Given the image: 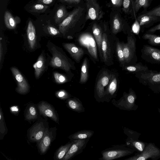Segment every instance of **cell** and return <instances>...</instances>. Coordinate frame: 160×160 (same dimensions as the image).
I'll return each mask as SVG.
<instances>
[{"mask_svg":"<svg viewBox=\"0 0 160 160\" xmlns=\"http://www.w3.org/2000/svg\"><path fill=\"white\" fill-rule=\"evenodd\" d=\"M144 14L147 15L155 16L160 17V6L155 8Z\"/></svg>","mask_w":160,"mask_h":160,"instance_id":"43","label":"cell"},{"mask_svg":"<svg viewBox=\"0 0 160 160\" xmlns=\"http://www.w3.org/2000/svg\"><path fill=\"white\" fill-rule=\"evenodd\" d=\"M94 132L90 130L78 131L71 135L68 137L71 140L76 139H85L90 138L93 134Z\"/></svg>","mask_w":160,"mask_h":160,"instance_id":"26","label":"cell"},{"mask_svg":"<svg viewBox=\"0 0 160 160\" xmlns=\"http://www.w3.org/2000/svg\"><path fill=\"white\" fill-rule=\"evenodd\" d=\"M53 138L52 132L47 128L43 137L38 142V147L42 153H45L47 150Z\"/></svg>","mask_w":160,"mask_h":160,"instance_id":"21","label":"cell"},{"mask_svg":"<svg viewBox=\"0 0 160 160\" xmlns=\"http://www.w3.org/2000/svg\"><path fill=\"white\" fill-rule=\"evenodd\" d=\"M88 78V63L87 58H85L82 65L80 83L81 84L85 83Z\"/></svg>","mask_w":160,"mask_h":160,"instance_id":"32","label":"cell"},{"mask_svg":"<svg viewBox=\"0 0 160 160\" xmlns=\"http://www.w3.org/2000/svg\"><path fill=\"white\" fill-rule=\"evenodd\" d=\"M42 54L38 57L37 62L33 65L35 69V75L37 78H38L43 70L44 68V59Z\"/></svg>","mask_w":160,"mask_h":160,"instance_id":"30","label":"cell"},{"mask_svg":"<svg viewBox=\"0 0 160 160\" xmlns=\"http://www.w3.org/2000/svg\"><path fill=\"white\" fill-rule=\"evenodd\" d=\"M136 151L126 144H118L112 145L101 152L102 157L100 160H112L132 154Z\"/></svg>","mask_w":160,"mask_h":160,"instance_id":"4","label":"cell"},{"mask_svg":"<svg viewBox=\"0 0 160 160\" xmlns=\"http://www.w3.org/2000/svg\"><path fill=\"white\" fill-rule=\"evenodd\" d=\"M63 46L76 62H79L84 54L82 49L72 43H65Z\"/></svg>","mask_w":160,"mask_h":160,"instance_id":"19","label":"cell"},{"mask_svg":"<svg viewBox=\"0 0 160 160\" xmlns=\"http://www.w3.org/2000/svg\"><path fill=\"white\" fill-rule=\"evenodd\" d=\"M86 9L87 20L98 21L105 14L98 0H84Z\"/></svg>","mask_w":160,"mask_h":160,"instance_id":"7","label":"cell"},{"mask_svg":"<svg viewBox=\"0 0 160 160\" xmlns=\"http://www.w3.org/2000/svg\"><path fill=\"white\" fill-rule=\"evenodd\" d=\"M148 143L138 139L127 138L126 141V144L138 152H142Z\"/></svg>","mask_w":160,"mask_h":160,"instance_id":"24","label":"cell"},{"mask_svg":"<svg viewBox=\"0 0 160 160\" xmlns=\"http://www.w3.org/2000/svg\"><path fill=\"white\" fill-rule=\"evenodd\" d=\"M158 110L159 113L160 114V109L159 108H158Z\"/></svg>","mask_w":160,"mask_h":160,"instance_id":"54","label":"cell"},{"mask_svg":"<svg viewBox=\"0 0 160 160\" xmlns=\"http://www.w3.org/2000/svg\"><path fill=\"white\" fill-rule=\"evenodd\" d=\"M54 0H38V3L46 5L52 3Z\"/></svg>","mask_w":160,"mask_h":160,"instance_id":"49","label":"cell"},{"mask_svg":"<svg viewBox=\"0 0 160 160\" xmlns=\"http://www.w3.org/2000/svg\"><path fill=\"white\" fill-rule=\"evenodd\" d=\"M123 128L124 133L127 136L128 138L138 139L139 136H140L139 133L126 127H124Z\"/></svg>","mask_w":160,"mask_h":160,"instance_id":"40","label":"cell"},{"mask_svg":"<svg viewBox=\"0 0 160 160\" xmlns=\"http://www.w3.org/2000/svg\"><path fill=\"white\" fill-rule=\"evenodd\" d=\"M72 143V141L68 142L66 145L60 147L56 153V158L57 159L62 160L64 156L67 153Z\"/></svg>","mask_w":160,"mask_h":160,"instance_id":"33","label":"cell"},{"mask_svg":"<svg viewBox=\"0 0 160 160\" xmlns=\"http://www.w3.org/2000/svg\"><path fill=\"white\" fill-rule=\"evenodd\" d=\"M4 21L7 27L9 29L15 28L18 21V18L13 17L12 15L8 11H6L4 14Z\"/></svg>","mask_w":160,"mask_h":160,"instance_id":"27","label":"cell"},{"mask_svg":"<svg viewBox=\"0 0 160 160\" xmlns=\"http://www.w3.org/2000/svg\"><path fill=\"white\" fill-rule=\"evenodd\" d=\"M103 24L104 21H93L92 27V32L99 49L101 58H102L101 43L104 30Z\"/></svg>","mask_w":160,"mask_h":160,"instance_id":"14","label":"cell"},{"mask_svg":"<svg viewBox=\"0 0 160 160\" xmlns=\"http://www.w3.org/2000/svg\"><path fill=\"white\" fill-rule=\"evenodd\" d=\"M124 69L129 72L135 73L141 71L148 70L149 69L146 65H144L141 62H139L134 65L125 66Z\"/></svg>","mask_w":160,"mask_h":160,"instance_id":"31","label":"cell"},{"mask_svg":"<svg viewBox=\"0 0 160 160\" xmlns=\"http://www.w3.org/2000/svg\"><path fill=\"white\" fill-rule=\"evenodd\" d=\"M109 82L105 90L103 102H109L112 98H115L117 95L118 83L117 79L114 75H112Z\"/></svg>","mask_w":160,"mask_h":160,"instance_id":"18","label":"cell"},{"mask_svg":"<svg viewBox=\"0 0 160 160\" xmlns=\"http://www.w3.org/2000/svg\"><path fill=\"white\" fill-rule=\"evenodd\" d=\"M75 3L78 5L82 4L84 3V0H73Z\"/></svg>","mask_w":160,"mask_h":160,"instance_id":"50","label":"cell"},{"mask_svg":"<svg viewBox=\"0 0 160 160\" xmlns=\"http://www.w3.org/2000/svg\"><path fill=\"white\" fill-rule=\"evenodd\" d=\"M27 35L30 47L33 49L34 48L36 42V31L35 27L31 20L28 22Z\"/></svg>","mask_w":160,"mask_h":160,"instance_id":"25","label":"cell"},{"mask_svg":"<svg viewBox=\"0 0 160 160\" xmlns=\"http://www.w3.org/2000/svg\"><path fill=\"white\" fill-rule=\"evenodd\" d=\"M140 25L137 18L132 26V30L133 32L137 34H138L140 30Z\"/></svg>","mask_w":160,"mask_h":160,"instance_id":"45","label":"cell"},{"mask_svg":"<svg viewBox=\"0 0 160 160\" xmlns=\"http://www.w3.org/2000/svg\"><path fill=\"white\" fill-rule=\"evenodd\" d=\"M48 30L49 33L52 35H56L59 32L56 28L51 26L48 27Z\"/></svg>","mask_w":160,"mask_h":160,"instance_id":"46","label":"cell"},{"mask_svg":"<svg viewBox=\"0 0 160 160\" xmlns=\"http://www.w3.org/2000/svg\"><path fill=\"white\" fill-rule=\"evenodd\" d=\"M136 38L131 33L128 34L127 42L122 44L125 63H128L136 56Z\"/></svg>","mask_w":160,"mask_h":160,"instance_id":"10","label":"cell"},{"mask_svg":"<svg viewBox=\"0 0 160 160\" xmlns=\"http://www.w3.org/2000/svg\"><path fill=\"white\" fill-rule=\"evenodd\" d=\"M62 2H65L70 6L74 7L77 6L78 5L75 3L73 0H61Z\"/></svg>","mask_w":160,"mask_h":160,"instance_id":"48","label":"cell"},{"mask_svg":"<svg viewBox=\"0 0 160 160\" xmlns=\"http://www.w3.org/2000/svg\"><path fill=\"white\" fill-rule=\"evenodd\" d=\"M123 0H109V2L107 6L111 8H122Z\"/></svg>","mask_w":160,"mask_h":160,"instance_id":"41","label":"cell"},{"mask_svg":"<svg viewBox=\"0 0 160 160\" xmlns=\"http://www.w3.org/2000/svg\"><path fill=\"white\" fill-rule=\"evenodd\" d=\"M141 52V58L147 62L153 64L160 63V49L145 45Z\"/></svg>","mask_w":160,"mask_h":160,"instance_id":"11","label":"cell"},{"mask_svg":"<svg viewBox=\"0 0 160 160\" xmlns=\"http://www.w3.org/2000/svg\"><path fill=\"white\" fill-rule=\"evenodd\" d=\"M38 116L37 109L33 105H30L27 109L25 118L28 120H31L36 118Z\"/></svg>","mask_w":160,"mask_h":160,"instance_id":"35","label":"cell"},{"mask_svg":"<svg viewBox=\"0 0 160 160\" xmlns=\"http://www.w3.org/2000/svg\"><path fill=\"white\" fill-rule=\"evenodd\" d=\"M38 107L41 114L51 118L57 122H58V119L55 112L49 104L42 102L38 105Z\"/></svg>","mask_w":160,"mask_h":160,"instance_id":"20","label":"cell"},{"mask_svg":"<svg viewBox=\"0 0 160 160\" xmlns=\"http://www.w3.org/2000/svg\"><path fill=\"white\" fill-rule=\"evenodd\" d=\"M109 23L108 22L104 21V30L102 34L101 43V50L102 58L104 62L106 63L111 58V49L110 43L108 41V36L107 32Z\"/></svg>","mask_w":160,"mask_h":160,"instance_id":"13","label":"cell"},{"mask_svg":"<svg viewBox=\"0 0 160 160\" xmlns=\"http://www.w3.org/2000/svg\"><path fill=\"white\" fill-rule=\"evenodd\" d=\"M149 0H135L133 3L132 12L137 13L142 7L146 8L149 6Z\"/></svg>","mask_w":160,"mask_h":160,"instance_id":"34","label":"cell"},{"mask_svg":"<svg viewBox=\"0 0 160 160\" xmlns=\"http://www.w3.org/2000/svg\"><path fill=\"white\" fill-rule=\"evenodd\" d=\"M50 65L52 67L60 68L67 72L69 71L72 67L66 59L55 51L53 53Z\"/></svg>","mask_w":160,"mask_h":160,"instance_id":"16","label":"cell"},{"mask_svg":"<svg viewBox=\"0 0 160 160\" xmlns=\"http://www.w3.org/2000/svg\"><path fill=\"white\" fill-rule=\"evenodd\" d=\"M78 40L80 45L86 48L91 56L97 60L98 57L96 42L92 35L87 33L82 34L79 37Z\"/></svg>","mask_w":160,"mask_h":160,"instance_id":"9","label":"cell"},{"mask_svg":"<svg viewBox=\"0 0 160 160\" xmlns=\"http://www.w3.org/2000/svg\"><path fill=\"white\" fill-rule=\"evenodd\" d=\"M11 70L17 82V92L21 94L27 93L29 90V86L26 79L16 68L12 67Z\"/></svg>","mask_w":160,"mask_h":160,"instance_id":"15","label":"cell"},{"mask_svg":"<svg viewBox=\"0 0 160 160\" xmlns=\"http://www.w3.org/2000/svg\"><path fill=\"white\" fill-rule=\"evenodd\" d=\"M2 43H1V40L0 41V62L1 61V59H2Z\"/></svg>","mask_w":160,"mask_h":160,"instance_id":"52","label":"cell"},{"mask_svg":"<svg viewBox=\"0 0 160 160\" xmlns=\"http://www.w3.org/2000/svg\"><path fill=\"white\" fill-rule=\"evenodd\" d=\"M86 19V9L85 3L74 7L68 16L59 24L60 32L64 35L70 31L73 33L80 31L85 26Z\"/></svg>","mask_w":160,"mask_h":160,"instance_id":"1","label":"cell"},{"mask_svg":"<svg viewBox=\"0 0 160 160\" xmlns=\"http://www.w3.org/2000/svg\"><path fill=\"white\" fill-rule=\"evenodd\" d=\"M53 75L56 82L58 83L62 84L67 81L66 77L60 73L55 72Z\"/></svg>","mask_w":160,"mask_h":160,"instance_id":"42","label":"cell"},{"mask_svg":"<svg viewBox=\"0 0 160 160\" xmlns=\"http://www.w3.org/2000/svg\"><path fill=\"white\" fill-rule=\"evenodd\" d=\"M89 139V138L72 140V143L71 146L62 160L69 159L82 153L86 147Z\"/></svg>","mask_w":160,"mask_h":160,"instance_id":"12","label":"cell"},{"mask_svg":"<svg viewBox=\"0 0 160 160\" xmlns=\"http://www.w3.org/2000/svg\"><path fill=\"white\" fill-rule=\"evenodd\" d=\"M160 158V149L154 143H148L141 152L136 153L134 155L125 160H147L151 159L157 160Z\"/></svg>","mask_w":160,"mask_h":160,"instance_id":"6","label":"cell"},{"mask_svg":"<svg viewBox=\"0 0 160 160\" xmlns=\"http://www.w3.org/2000/svg\"><path fill=\"white\" fill-rule=\"evenodd\" d=\"M57 96L62 99H66L69 98L70 97L69 94L64 90H61L58 92L56 93Z\"/></svg>","mask_w":160,"mask_h":160,"instance_id":"44","label":"cell"},{"mask_svg":"<svg viewBox=\"0 0 160 160\" xmlns=\"http://www.w3.org/2000/svg\"><path fill=\"white\" fill-rule=\"evenodd\" d=\"M69 12L64 5L60 6L57 9L55 16V21L59 24L68 16Z\"/></svg>","mask_w":160,"mask_h":160,"instance_id":"28","label":"cell"},{"mask_svg":"<svg viewBox=\"0 0 160 160\" xmlns=\"http://www.w3.org/2000/svg\"><path fill=\"white\" fill-rule=\"evenodd\" d=\"M47 128H45L43 122L36 123L30 129L29 132L30 140L39 142L43 137Z\"/></svg>","mask_w":160,"mask_h":160,"instance_id":"17","label":"cell"},{"mask_svg":"<svg viewBox=\"0 0 160 160\" xmlns=\"http://www.w3.org/2000/svg\"><path fill=\"white\" fill-rule=\"evenodd\" d=\"M0 113V139H1L2 138L4 135L7 133V130L4 123L3 113L1 108Z\"/></svg>","mask_w":160,"mask_h":160,"instance_id":"38","label":"cell"},{"mask_svg":"<svg viewBox=\"0 0 160 160\" xmlns=\"http://www.w3.org/2000/svg\"><path fill=\"white\" fill-rule=\"evenodd\" d=\"M67 106L72 110L78 113H81L85 111L82 102L78 98L73 97L68 98L67 101Z\"/></svg>","mask_w":160,"mask_h":160,"instance_id":"22","label":"cell"},{"mask_svg":"<svg viewBox=\"0 0 160 160\" xmlns=\"http://www.w3.org/2000/svg\"><path fill=\"white\" fill-rule=\"evenodd\" d=\"M48 8V6L45 4L38 3L33 4L30 8V11L31 12H44Z\"/></svg>","mask_w":160,"mask_h":160,"instance_id":"37","label":"cell"},{"mask_svg":"<svg viewBox=\"0 0 160 160\" xmlns=\"http://www.w3.org/2000/svg\"><path fill=\"white\" fill-rule=\"evenodd\" d=\"M142 38L147 40L150 45L156 46H160V36L152 33H145L142 36Z\"/></svg>","mask_w":160,"mask_h":160,"instance_id":"29","label":"cell"},{"mask_svg":"<svg viewBox=\"0 0 160 160\" xmlns=\"http://www.w3.org/2000/svg\"><path fill=\"white\" fill-rule=\"evenodd\" d=\"M67 38L69 39H71L73 38L71 36L69 35L67 37Z\"/></svg>","mask_w":160,"mask_h":160,"instance_id":"53","label":"cell"},{"mask_svg":"<svg viewBox=\"0 0 160 160\" xmlns=\"http://www.w3.org/2000/svg\"><path fill=\"white\" fill-rule=\"evenodd\" d=\"M122 8H111L109 24L111 32L114 34L128 30L129 25L122 14Z\"/></svg>","mask_w":160,"mask_h":160,"instance_id":"3","label":"cell"},{"mask_svg":"<svg viewBox=\"0 0 160 160\" xmlns=\"http://www.w3.org/2000/svg\"><path fill=\"white\" fill-rule=\"evenodd\" d=\"M134 1V0H123L122 10L125 14L128 15L131 13Z\"/></svg>","mask_w":160,"mask_h":160,"instance_id":"36","label":"cell"},{"mask_svg":"<svg viewBox=\"0 0 160 160\" xmlns=\"http://www.w3.org/2000/svg\"><path fill=\"white\" fill-rule=\"evenodd\" d=\"M137 96L135 92L130 88L128 93L124 92L122 96L116 100L114 98L111 101L112 104L122 110L126 111L136 110L138 106L136 104Z\"/></svg>","mask_w":160,"mask_h":160,"instance_id":"5","label":"cell"},{"mask_svg":"<svg viewBox=\"0 0 160 160\" xmlns=\"http://www.w3.org/2000/svg\"><path fill=\"white\" fill-rule=\"evenodd\" d=\"M111 77L107 71H104L99 76L96 85L94 95V98L98 102H103L105 88L109 83Z\"/></svg>","mask_w":160,"mask_h":160,"instance_id":"8","label":"cell"},{"mask_svg":"<svg viewBox=\"0 0 160 160\" xmlns=\"http://www.w3.org/2000/svg\"><path fill=\"white\" fill-rule=\"evenodd\" d=\"M160 30V23L149 29L146 33L153 34L157 30Z\"/></svg>","mask_w":160,"mask_h":160,"instance_id":"47","label":"cell"},{"mask_svg":"<svg viewBox=\"0 0 160 160\" xmlns=\"http://www.w3.org/2000/svg\"><path fill=\"white\" fill-rule=\"evenodd\" d=\"M135 76L140 83L155 93H160V72L148 69L135 73Z\"/></svg>","mask_w":160,"mask_h":160,"instance_id":"2","label":"cell"},{"mask_svg":"<svg viewBox=\"0 0 160 160\" xmlns=\"http://www.w3.org/2000/svg\"><path fill=\"white\" fill-rule=\"evenodd\" d=\"M117 52L118 60L121 63L124 64L125 63L122 44L118 42L117 44Z\"/></svg>","mask_w":160,"mask_h":160,"instance_id":"39","label":"cell"},{"mask_svg":"<svg viewBox=\"0 0 160 160\" xmlns=\"http://www.w3.org/2000/svg\"><path fill=\"white\" fill-rule=\"evenodd\" d=\"M11 110L13 112H17L18 111V109L17 106H13L10 108Z\"/></svg>","mask_w":160,"mask_h":160,"instance_id":"51","label":"cell"},{"mask_svg":"<svg viewBox=\"0 0 160 160\" xmlns=\"http://www.w3.org/2000/svg\"><path fill=\"white\" fill-rule=\"evenodd\" d=\"M140 26H147L160 21V17L143 14L139 15L137 18Z\"/></svg>","mask_w":160,"mask_h":160,"instance_id":"23","label":"cell"}]
</instances>
